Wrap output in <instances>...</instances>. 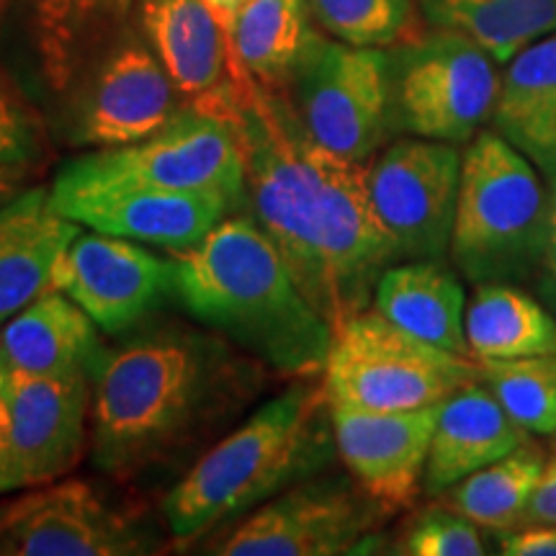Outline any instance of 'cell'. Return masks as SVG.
Returning a JSON list of instances; mask_svg holds the SVG:
<instances>
[{
  "mask_svg": "<svg viewBox=\"0 0 556 556\" xmlns=\"http://www.w3.org/2000/svg\"><path fill=\"white\" fill-rule=\"evenodd\" d=\"M384 507L343 479L307 477L245 513L208 554L332 556L348 554L371 531Z\"/></svg>",
  "mask_w": 556,
  "mask_h": 556,
  "instance_id": "30bf717a",
  "label": "cell"
},
{
  "mask_svg": "<svg viewBox=\"0 0 556 556\" xmlns=\"http://www.w3.org/2000/svg\"><path fill=\"white\" fill-rule=\"evenodd\" d=\"M526 441H531V433L505 413L482 381H471L441 402L422 492L441 497L464 477L500 462Z\"/></svg>",
  "mask_w": 556,
  "mask_h": 556,
  "instance_id": "ffe728a7",
  "label": "cell"
},
{
  "mask_svg": "<svg viewBox=\"0 0 556 556\" xmlns=\"http://www.w3.org/2000/svg\"><path fill=\"white\" fill-rule=\"evenodd\" d=\"M497 544L505 556H556V526H516L497 533Z\"/></svg>",
  "mask_w": 556,
  "mask_h": 556,
  "instance_id": "d6a6232c",
  "label": "cell"
},
{
  "mask_svg": "<svg viewBox=\"0 0 556 556\" xmlns=\"http://www.w3.org/2000/svg\"><path fill=\"white\" fill-rule=\"evenodd\" d=\"M500 62L462 34L400 41L389 52L392 129L438 142L469 144L495 111Z\"/></svg>",
  "mask_w": 556,
  "mask_h": 556,
  "instance_id": "52a82bcc",
  "label": "cell"
},
{
  "mask_svg": "<svg viewBox=\"0 0 556 556\" xmlns=\"http://www.w3.org/2000/svg\"><path fill=\"white\" fill-rule=\"evenodd\" d=\"M150 47L191 106H208L232 88L240 65L204 0H139Z\"/></svg>",
  "mask_w": 556,
  "mask_h": 556,
  "instance_id": "d6986e66",
  "label": "cell"
},
{
  "mask_svg": "<svg viewBox=\"0 0 556 556\" xmlns=\"http://www.w3.org/2000/svg\"><path fill=\"white\" fill-rule=\"evenodd\" d=\"M464 330L475 361L556 356V319L516 283H477Z\"/></svg>",
  "mask_w": 556,
  "mask_h": 556,
  "instance_id": "d4e9b609",
  "label": "cell"
},
{
  "mask_svg": "<svg viewBox=\"0 0 556 556\" xmlns=\"http://www.w3.org/2000/svg\"><path fill=\"white\" fill-rule=\"evenodd\" d=\"M240 371L222 340L155 325L90 371V456L106 475H137L219 413Z\"/></svg>",
  "mask_w": 556,
  "mask_h": 556,
  "instance_id": "7a4b0ae2",
  "label": "cell"
},
{
  "mask_svg": "<svg viewBox=\"0 0 556 556\" xmlns=\"http://www.w3.org/2000/svg\"><path fill=\"white\" fill-rule=\"evenodd\" d=\"M332 454L338 451L325 387L296 379L186 471L163 500L165 523L173 539L191 544L319 475Z\"/></svg>",
  "mask_w": 556,
  "mask_h": 556,
  "instance_id": "277c9868",
  "label": "cell"
},
{
  "mask_svg": "<svg viewBox=\"0 0 556 556\" xmlns=\"http://www.w3.org/2000/svg\"><path fill=\"white\" fill-rule=\"evenodd\" d=\"M245 160V197L291 276L332 330L368 309L381 274L400 261L356 163L309 137L287 96L240 70L219 101Z\"/></svg>",
  "mask_w": 556,
  "mask_h": 556,
  "instance_id": "6da1fadb",
  "label": "cell"
},
{
  "mask_svg": "<svg viewBox=\"0 0 556 556\" xmlns=\"http://www.w3.org/2000/svg\"><path fill=\"white\" fill-rule=\"evenodd\" d=\"M26 168H3L0 165V204L16 197V193L24 189V180H26Z\"/></svg>",
  "mask_w": 556,
  "mask_h": 556,
  "instance_id": "74e56055",
  "label": "cell"
},
{
  "mask_svg": "<svg viewBox=\"0 0 556 556\" xmlns=\"http://www.w3.org/2000/svg\"><path fill=\"white\" fill-rule=\"evenodd\" d=\"M88 65L70 109V142L122 148L155 135L180 111L178 86L142 39L111 41Z\"/></svg>",
  "mask_w": 556,
  "mask_h": 556,
  "instance_id": "4fadbf2b",
  "label": "cell"
},
{
  "mask_svg": "<svg viewBox=\"0 0 556 556\" xmlns=\"http://www.w3.org/2000/svg\"><path fill=\"white\" fill-rule=\"evenodd\" d=\"M170 261L173 299L197 323L281 377H323L332 325L253 217H225Z\"/></svg>",
  "mask_w": 556,
  "mask_h": 556,
  "instance_id": "3957f363",
  "label": "cell"
},
{
  "mask_svg": "<svg viewBox=\"0 0 556 556\" xmlns=\"http://www.w3.org/2000/svg\"><path fill=\"white\" fill-rule=\"evenodd\" d=\"M67 168L90 178L219 193L235 208L245 197V160L238 131L227 116L199 106L180 109L148 139L96 150L67 163Z\"/></svg>",
  "mask_w": 556,
  "mask_h": 556,
  "instance_id": "9c48e42d",
  "label": "cell"
},
{
  "mask_svg": "<svg viewBox=\"0 0 556 556\" xmlns=\"http://www.w3.org/2000/svg\"><path fill=\"white\" fill-rule=\"evenodd\" d=\"M152 539L86 482H50L0 510V556H135Z\"/></svg>",
  "mask_w": 556,
  "mask_h": 556,
  "instance_id": "5bb4252c",
  "label": "cell"
},
{
  "mask_svg": "<svg viewBox=\"0 0 556 556\" xmlns=\"http://www.w3.org/2000/svg\"><path fill=\"white\" fill-rule=\"evenodd\" d=\"M78 235V222L54 208L45 186L0 204V323L58 289L60 263Z\"/></svg>",
  "mask_w": 556,
  "mask_h": 556,
  "instance_id": "ac0fdd59",
  "label": "cell"
},
{
  "mask_svg": "<svg viewBox=\"0 0 556 556\" xmlns=\"http://www.w3.org/2000/svg\"><path fill=\"white\" fill-rule=\"evenodd\" d=\"M438 413L441 405L394 413L330 405L340 462L384 510L409 507L422 490Z\"/></svg>",
  "mask_w": 556,
  "mask_h": 556,
  "instance_id": "e0dca14e",
  "label": "cell"
},
{
  "mask_svg": "<svg viewBox=\"0 0 556 556\" xmlns=\"http://www.w3.org/2000/svg\"><path fill=\"white\" fill-rule=\"evenodd\" d=\"M435 29L462 34L500 65L556 31V0H417Z\"/></svg>",
  "mask_w": 556,
  "mask_h": 556,
  "instance_id": "484cf974",
  "label": "cell"
},
{
  "mask_svg": "<svg viewBox=\"0 0 556 556\" xmlns=\"http://www.w3.org/2000/svg\"><path fill=\"white\" fill-rule=\"evenodd\" d=\"M307 0H248L229 34L235 60L266 88L287 86L307 45Z\"/></svg>",
  "mask_w": 556,
  "mask_h": 556,
  "instance_id": "4316f807",
  "label": "cell"
},
{
  "mask_svg": "<svg viewBox=\"0 0 556 556\" xmlns=\"http://www.w3.org/2000/svg\"><path fill=\"white\" fill-rule=\"evenodd\" d=\"M289 103L315 142L371 163L392 129L389 52L312 31L287 80Z\"/></svg>",
  "mask_w": 556,
  "mask_h": 556,
  "instance_id": "ba28073f",
  "label": "cell"
},
{
  "mask_svg": "<svg viewBox=\"0 0 556 556\" xmlns=\"http://www.w3.org/2000/svg\"><path fill=\"white\" fill-rule=\"evenodd\" d=\"M9 3H11V0H0V13L5 11V5H9Z\"/></svg>",
  "mask_w": 556,
  "mask_h": 556,
  "instance_id": "f35d334b",
  "label": "cell"
},
{
  "mask_svg": "<svg viewBox=\"0 0 556 556\" xmlns=\"http://www.w3.org/2000/svg\"><path fill=\"white\" fill-rule=\"evenodd\" d=\"M492 129L556 186V31L505 62Z\"/></svg>",
  "mask_w": 556,
  "mask_h": 556,
  "instance_id": "7402d4cb",
  "label": "cell"
},
{
  "mask_svg": "<svg viewBox=\"0 0 556 556\" xmlns=\"http://www.w3.org/2000/svg\"><path fill=\"white\" fill-rule=\"evenodd\" d=\"M371 307L409 336L469 356L464 330L467 291L443 261L392 263L377 281Z\"/></svg>",
  "mask_w": 556,
  "mask_h": 556,
  "instance_id": "603a6c76",
  "label": "cell"
},
{
  "mask_svg": "<svg viewBox=\"0 0 556 556\" xmlns=\"http://www.w3.org/2000/svg\"><path fill=\"white\" fill-rule=\"evenodd\" d=\"M409 556H482L486 554L479 526L446 505L420 513L400 541Z\"/></svg>",
  "mask_w": 556,
  "mask_h": 556,
  "instance_id": "4dcf8cb0",
  "label": "cell"
},
{
  "mask_svg": "<svg viewBox=\"0 0 556 556\" xmlns=\"http://www.w3.org/2000/svg\"><path fill=\"white\" fill-rule=\"evenodd\" d=\"M544 270L556 281V186L548 193V217H546V248Z\"/></svg>",
  "mask_w": 556,
  "mask_h": 556,
  "instance_id": "8d00e7d4",
  "label": "cell"
},
{
  "mask_svg": "<svg viewBox=\"0 0 556 556\" xmlns=\"http://www.w3.org/2000/svg\"><path fill=\"white\" fill-rule=\"evenodd\" d=\"M546 462V451L539 443L526 441L513 454L464 477L462 482L443 492L446 497L443 505L486 531H510L523 520L528 497Z\"/></svg>",
  "mask_w": 556,
  "mask_h": 556,
  "instance_id": "83f0119b",
  "label": "cell"
},
{
  "mask_svg": "<svg viewBox=\"0 0 556 556\" xmlns=\"http://www.w3.org/2000/svg\"><path fill=\"white\" fill-rule=\"evenodd\" d=\"M479 381L520 428L556 433V356L477 361Z\"/></svg>",
  "mask_w": 556,
  "mask_h": 556,
  "instance_id": "f1b7e54d",
  "label": "cell"
},
{
  "mask_svg": "<svg viewBox=\"0 0 556 556\" xmlns=\"http://www.w3.org/2000/svg\"><path fill=\"white\" fill-rule=\"evenodd\" d=\"M101 353L99 325L60 289L34 299L0 330V368L39 377H90Z\"/></svg>",
  "mask_w": 556,
  "mask_h": 556,
  "instance_id": "44dd1931",
  "label": "cell"
},
{
  "mask_svg": "<svg viewBox=\"0 0 556 556\" xmlns=\"http://www.w3.org/2000/svg\"><path fill=\"white\" fill-rule=\"evenodd\" d=\"M135 0H29L31 34L45 78L67 90L96 50L114 37Z\"/></svg>",
  "mask_w": 556,
  "mask_h": 556,
  "instance_id": "cb8c5ba5",
  "label": "cell"
},
{
  "mask_svg": "<svg viewBox=\"0 0 556 556\" xmlns=\"http://www.w3.org/2000/svg\"><path fill=\"white\" fill-rule=\"evenodd\" d=\"M462 152L458 144L405 137L368 163V189L400 261H443L454 235Z\"/></svg>",
  "mask_w": 556,
  "mask_h": 556,
  "instance_id": "8fae6325",
  "label": "cell"
},
{
  "mask_svg": "<svg viewBox=\"0 0 556 556\" xmlns=\"http://www.w3.org/2000/svg\"><path fill=\"white\" fill-rule=\"evenodd\" d=\"M45 155V124L24 93L0 70V165L29 170Z\"/></svg>",
  "mask_w": 556,
  "mask_h": 556,
  "instance_id": "1f68e13d",
  "label": "cell"
},
{
  "mask_svg": "<svg viewBox=\"0 0 556 556\" xmlns=\"http://www.w3.org/2000/svg\"><path fill=\"white\" fill-rule=\"evenodd\" d=\"M245 3L248 0H204V5L212 11V16L217 18V24L222 26V31L227 34V39L229 34H232V26L235 21H238L240 11L245 9Z\"/></svg>",
  "mask_w": 556,
  "mask_h": 556,
  "instance_id": "d590c367",
  "label": "cell"
},
{
  "mask_svg": "<svg viewBox=\"0 0 556 556\" xmlns=\"http://www.w3.org/2000/svg\"><path fill=\"white\" fill-rule=\"evenodd\" d=\"M526 523H546V526H556V458L546 462L544 471H541L536 486H533L531 497H528L523 520L520 526Z\"/></svg>",
  "mask_w": 556,
  "mask_h": 556,
  "instance_id": "836d02e7",
  "label": "cell"
},
{
  "mask_svg": "<svg viewBox=\"0 0 556 556\" xmlns=\"http://www.w3.org/2000/svg\"><path fill=\"white\" fill-rule=\"evenodd\" d=\"M544 176L495 129L462 152L448 255L471 283H518L544 270Z\"/></svg>",
  "mask_w": 556,
  "mask_h": 556,
  "instance_id": "5b68a950",
  "label": "cell"
},
{
  "mask_svg": "<svg viewBox=\"0 0 556 556\" xmlns=\"http://www.w3.org/2000/svg\"><path fill=\"white\" fill-rule=\"evenodd\" d=\"M330 37L356 47H394L417 34L415 0H307Z\"/></svg>",
  "mask_w": 556,
  "mask_h": 556,
  "instance_id": "f546056e",
  "label": "cell"
},
{
  "mask_svg": "<svg viewBox=\"0 0 556 556\" xmlns=\"http://www.w3.org/2000/svg\"><path fill=\"white\" fill-rule=\"evenodd\" d=\"M58 289L73 299L106 336H122L173 296V261L142 242L90 229L80 232L60 263Z\"/></svg>",
  "mask_w": 556,
  "mask_h": 556,
  "instance_id": "2e32d148",
  "label": "cell"
},
{
  "mask_svg": "<svg viewBox=\"0 0 556 556\" xmlns=\"http://www.w3.org/2000/svg\"><path fill=\"white\" fill-rule=\"evenodd\" d=\"M13 490H16V482H13L11 469V422L3 397V371H0V495Z\"/></svg>",
  "mask_w": 556,
  "mask_h": 556,
  "instance_id": "e575fe53",
  "label": "cell"
},
{
  "mask_svg": "<svg viewBox=\"0 0 556 556\" xmlns=\"http://www.w3.org/2000/svg\"><path fill=\"white\" fill-rule=\"evenodd\" d=\"M50 193L54 208L80 227L168 250L197 245L235 212L232 201L219 193L90 178L67 165L54 178Z\"/></svg>",
  "mask_w": 556,
  "mask_h": 556,
  "instance_id": "7c38bea8",
  "label": "cell"
},
{
  "mask_svg": "<svg viewBox=\"0 0 556 556\" xmlns=\"http://www.w3.org/2000/svg\"><path fill=\"white\" fill-rule=\"evenodd\" d=\"M11 422L16 490L58 482L80 462L88 438L90 377H39L0 368Z\"/></svg>",
  "mask_w": 556,
  "mask_h": 556,
  "instance_id": "9a60e30c",
  "label": "cell"
},
{
  "mask_svg": "<svg viewBox=\"0 0 556 556\" xmlns=\"http://www.w3.org/2000/svg\"><path fill=\"white\" fill-rule=\"evenodd\" d=\"M471 381H479L475 358L409 336L374 307L332 330L323 371L330 405L377 413L441 405Z\"/></svg>",
  "mask_w": 556,
  "mask_h": 556,
  "instance_id": "8992f818",
  "label": "cell"
}]
</instances>
